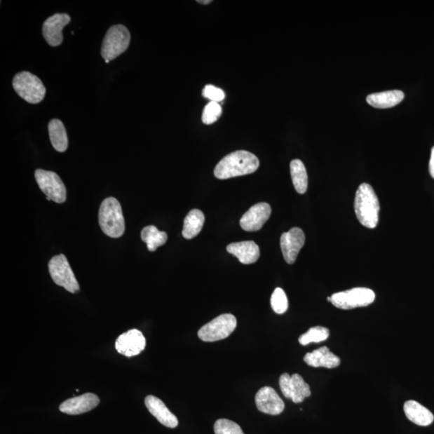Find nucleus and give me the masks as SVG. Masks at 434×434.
<instances>
[{"mask_svg":"<svg viewBox=\"0 0 434 434\" xmlns=\"http://www.w3.org/2000/svg\"><path fill=\"white\" fill-rule=\"evenodd\" d=\"M260 162L254 154L238 151L224 157L214 170V175L219 179L241 177L254 173L259 168Z\"/></svg>","mask_w":434,"mask_h":434,"instance_id":"nucleus-1","label":"nucleus"},{"mask_svg":"<svg viewBox=\"0 0 434 434\" xmlns=\"http://www.w3.org/2000/svg\"><path fill=\"white\" fill-rule=\"evenodd\" d=\"M355 212L362 225L369 229H375L379 222L380 203L374 190L369 184H362L356 191Z\"/></svg>","mask_w":434,"mask_h":434,"instance_id":"nucleus-2","label":"nucleus"},{"mask_svg":"<svg viewBox=\"0 0 434 434\" xmlns=\"http://www.w3.org/2000/svg\"><path fill=\"white\" fill-rule=\"evenodd\" d=\"M99 224L108 237L118 238L125 232V219L120 203L109 197L102 203L99 210Z\"/></svg>","mask_w":434,"mask_h":434,"instance_id":"nucleus-3","label":"nucleus"},{"mask_svg":"<svg viewBox=\"0 0 434 434\" xmlns=\"http://www.w3.org/2000/svg\"><path fill=\"white\" fill-rule=\"evenodd\" d=\"M13 86L16 93L25 101L37 104L43 101L46 88L42 81L29 72H20L14 76Z\"/></svg>","mask_w":434,"mask_h":434,"instance_id":"nucleus-4","label":"nucleus"},{"mask_svg":"<svg viewBox=\"0 0 434 434\" xmlns=\"http://www.w3.org/2000/svg\"><path fill=\"white\" fill-rule=\"evenodd\" d=\"M130 43V33L123 25L109 27L102 46L101 54L105 60H112L126 51Z\"/></svg>","mask_w":434,"mask_h":434,"instance_id":"nucleus-5","label":"nucleus"},{"mask_svg":"<svg viewBox=\"0 0 434 434\" xmlns=\"http://www.w3.org/2000/svg\"><path fill=\"white\" fill-rule=\"evenodd\" d=\"M237 318L231 314L221 315L203 326L198 337L204 342H216L228 338L237 327Z\"/></svg>","mask_w":434,"mask_h":434,"instance_id":"nucleus-6","label":"nucleus"},{"mask_svg":"<svg viewBox=\"0 0 434 434\" xmlns=\"http://www.w3.org/2000/svg\"><path fill=\"white\" fill-rule=\"evenodd\" d=\"M375 299L374 291L369 288L357 287L332 294L331 303L339 309L351 310L369 306Z\"/></svg>","mask_w":434,"mask_h":434,"instance_id":"nucleus-7","label":"nucleus"},{"mask_svg":"<svg viewBox=\"0 0 434 434\" xmlns=\"http://www.w3.org/2000/svg\"><path fill=\"white\" fill-rule=\"evenodd\" d=\"M48 270L53 282L69 292L75 294L80 290L74 273L67 258L63 255L55 256L48 263Z\"/></svg>","mask_w":434,"mask_h":434,"instance_id":"nucleus-8","label":"nucleus"},{"mask_svg":"<svg viewBox=\"0 0 434 434\" xmlns=\"http://www.w3.org/2000/svg\"><path fill=\"white\" fill-rule=\"evenodd\" d=\"M35 177L41 190L47 197L58 204H62L65 201V186L57 173L37 169L35 172Z\"/></svg>","mask_w":434,"mask_h":434,"instance_id":"nucleus-9","label":"nucleus"},{"mask_svg":"<svg viewBox=\"0 0 434 434\" xmlns=\"http://www.w3.org/2000/svg\"><path fill=\"white\" fill-rule=\"evenodd\" d=\"M279 386L284 397L292 400L295 404L303 402L305 398L311 395L309 384L297 373L292 376L284 373L280 377Z\"/></svg>","mask_w":434,"mask_h":434,"instance_id":"nucleus-10","label":"nucleus"},{"mask_svg":"<svg viewBox=\"0 0 434 434\" xmlns=\"http://www.w3.org/2000/svg\"><path fill=\"white\" fill-rule=\"evenodd\" d=\"M146 339L137 329L130 330L117 339L115 348L121 355L133 357L140 355L146 348Z\"/></svg>","mask_w":434,"mask_h":434,"instance_id":"nucleus-11","label":"nucleus"},{"mask_svg":"<svg viewBox=\"0 0 434 434\" xmlns=\"http://www.w3.org/2000/svg\"><path fill=\"white\" fill-rule=\"evenodd\" d=\"M305 234L299 228H292L289 232L284 233L280 239V245L284 259L288 264H294L299 252L305 244Z\"/></svg>","mask_w":434,"mask_h":434,"instance_id":"nucleus-12","label":"nucleus"},{"mask_svg":"<svg viewBox=\"0 0 434 434\" xmlns=\"http://www.w3.org/2000/svg\"><path fill=\"white\" fill-rule=\"evenodd\" d=\"M70 16L65 13H57L48 18L43 25V38L49 46L57 47L63 42L62 30L69 24Z\"/></svg>","mask_w":434,"mask_h":434,"instance_id":"nucleus-13","label":"nucleus"},{"mask_svg":"<svg viewBox=\"0 0 434 434\" xmlns=\"http://www.w3.org/2000/svg\"><path fill=\"white\" fill-rule=\"evenodd\" d=\"M271 207L267 203H258L247 211L240 221V227L247 232L260 230L270 219Z\"/></svg>","mask_w":434,"mask_h":434,"instance_id":"nucleus-14","label":"nucleus"},{"mask_svg":"<svg viewBox=\"0 0 434 434\" xmlns=\"http://www.w3.org/2000/svg\"><path fill=\"white\" fill-rule=\"evenodd\" d=\"M255 402L257 409L266 414L279 415L285 409L283 400L271 387L262 388L256 395Z\"/></svg>","mask_w":434,"mask_h":434,"instance_id":"nucleus-15","label":"nucleus"},{"mask_svg":"<svg viewBox=\"0 0 434 434\" xmlns=\"http://www.w3.org/2000/svg\"><path fill=\"white\" fill-rule=\"evenodd\" d=\"M100 399L97 395L88 393L65 400L60 405V411L69 415H79L87 413L97 407Z\"/></svg>","mask_w":434,"mask_h":434,"instance_id":"nucleus-16","label":"nucleus"},{"mask_svg":"<svg viewBox=\"0 0 434 434\" xmlns=\"http://www.w3.org/2000/svg\"><path fill=\"white\" fill-rule=\"evenodd\" d=\"M145 405L148 411L164 426L174 428L179 425L177 417L170 411L161 399L147 395Z\"/></svg>","mask_w":434,"mask_h":434,"instance_id":"nucleus-17","label":"nucleus"},{"mask_svg":"<svg viewBox=\"0 0 434 434\" xmlns=\"http://www.w3.org/2000/svg\"><path fill=\"white\" fill-rule=\"evenodd\" d=\"M227 251L245 265L255 263L260 257L259 247L252 240L230 244L227 246Z\"/></svg>","mask_w":434,"mask_h":434,"instance_id":"nucleus-18","label":"nucleus"},{"mask_svg":"<svg viewBox=\"0 0 434 434\" xmlns=\"http://www.w3.org/2000/svg\"><path fill=\"white\" fill-rule=\"evenodd\" d=\"M304 360L311 367H326L329 369L337 367L341 362L339 357L332 353L327 347H322L306 353Z\"/></svg>","mask_w":434,"mask_h":434,"instance_id":"nucleus-19","label":"nucleus"},{"mask_svg":"<svg viewBox=\"0 0 434 434\" xmlns=\"http://www.w3.org/2000/svg\"><path fill=\"white\" fill-rule=\"evenodd\" d=\"M404 411L407 419L420 426H428L434 421V416L428 410L415 400H408L404 405Z\"/></svg>","mask_w":434,"mask_h":434,"instance_id":"nucleus-20","label":"nucleus"},{"mask_svg":"<svg viewBox=\"0 0 434 434\" xmlns=\"http://www.w3.org/2000/svg\"><path fill=\"white\" fill-rule=\"evenodd\" d=\"M404 98L405 93L402 91L390 90L372 93L367 97V102L373 107L387 109L398 105Z\"/></svg>","mask_w":434,"mask_h":434,"instance_id":"nucleus-21","label":"nucleus"},{"mask_svg":"<svg viewBox=\"0 0 434 434\" xmlns=\"http://www.w3.org/2000/svg\"><path fill=\"white\" fill-rule=\"evenodd\" d=\"M49 138L55 150L65 152L68 149L69 140L67 132L62 121L54 118L48 123Z\"/></svg>","mask_w":434,"mask_h":434,"instance_id":"nucleus-22","label":"nucleus"},{"mask_svg":"<svg viewBox=\"0 0 434 434\" xmlns=\"http://www.w3.org/2000/svg\"><path fill=\"white\" fill-rule=\"evenodd\" d=\"M205 217L204 213L199 210H194L187 215L184 222L182 234L188 240L194 238L204 226Z\"/></svg>","mask_w":434,"mask_h":434,"instance_id":"nucleus-23","label":"nucleus"},{"mask_svg":"<svg viewBox=\"0 0 434 434\" xmlns=\"http://www.w3.org/2000/svg\"><path fill=\"white\" fill-rule=\"evenodd\" d=\"M290 174L295 190L299 194H304L308 187V177L304 163L299 159L291 161Z\"/></svg>","mask_w":434,"mask_h":434,"instance_id":"nucleus-24","label":"nucleus"},{"mask_svg":"<svg viewBox=\"0 0 434 434\" xmlns=\"http://www.w3.org/2000/svg\"><path fill=\"white\" fill-rule=\"evenodd\" d=\"M141 238L147 244L148 250L154 252L158 247L166 244L168 234L161 232L154 225H149L142 230Z\"/></svg>","mask_w":434,"mask_h":434,"instance_id":"nucleus-25","label":"nucleus"},{"mask_svg":"<svg viewBox=\"0 0 434 434\" xmlns=\"http://www.w3.org/2000/svg\"><path fill=\"white\" fill-rule=\"evenodd\" d=\"M330 336L329 330L323 327H311L299 339V344L306 346L311 343H320L325 341Z\"/></svg>","mask_w":434,"mask_h":434,"instance_id":"nucleus-26","label":"nucleus"},{"mask_svg":"<svg viewBox=\"0 0 434 434\" xmlns=\"http://www.w3.org/2000/svg\"><path fill=\"white\" fill-rule=\"evenodd\" d=\"M271 304L272 309L278 315H283L288 310V299L285 291L277 288L271 296Z\"/></svg>","mask_w":434,"mask_h":434,"instance_id":"nucleus-27","label":"nucleus"},{"mask_svg":"<svg viewBox=\"0 0 434 434\" xmlns=\"http://www.w3.org/2000/svg\"><path fill=\"white\" fill-rule=\"evenodd\" d=\"M215 434H245L237 423L228 419H219L214 425Z\"/></svg>","mask_w":434,"mask_h":434,"instance_id":"nucleus-28","label":"nucleus"},{"mask_svg":"<svg viewBox=\"0 0 434 434\" xmlns=\"http://www.w3.org/2000/svg\"><path fill=\"white\" fill-rule=\"evenodd\" d=\"M222 114V108L218 102H210L204 109L202 114V122L206 125L216 123Z\"/></svg>","mask_w":434,"mask_h":434,"instance_id":"nucleus-29","label":"nucleus"},{"mask_svg":"<svg viewBox=\"0 0 434 434\" xmlns=\"http://www.w3.org/2000/svg\"><path fill=\"white\" fill-rule=\"evenodd\" d=\"M203 96L210 99L211 102H219L224 100L225 97L224 92L216 86L208 85L203 90Z\"/></svg>","mask_w":434,"mask_h":434,"instance_id":"nucleus-30","label":"nucleus"},{"mask_svg":"<svg viewBox=\"0 0 434 434\" xmlns=\"http://www.w3.org/2000/svg\"><path fill=\"white\" fill-rule=\"evenodd\" d=\"M430 173L431 177L434 179V147L432 148L431 156L430 161Z\"/></svg>","mask_w":434,"mask_h":434,"instance_id":"nucleus-31","label":"nucleus"},{"mask_svg":"<svg viewBox=\"0 0 434 434\" xmlns=\"http://www.w3.org/2000/svg\"><path fill=\"white\" fill-rule=\"evenodd\" d=\"M197 2L199 3V4H211L212 3V0H206V1H205H205H204V0H198Z\"/></svg>","mask_w":434,"mask_h":434,"instance_id":"nucleus-32","label":"nucleus"}]
</instances>
